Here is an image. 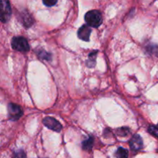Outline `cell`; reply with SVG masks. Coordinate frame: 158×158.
Wrapping results in <instances>:
<instances>
[{
	"label": "cell",
	"mask_w": 158,
	"mask_h": 158,
	"mask_svg": "<svg viewBox=\"0 0 158 158\" xmlns=\"http://www.w3.org/2000/svg\"><path fill=\"white\" fill-rule=\"evenodd\" d=\"M85 20L89 26L97 28L101 25L103 18L101 13L98 10H91L85 15Z\"/></svg>",
	"instance_id": "1"
},
{
	"label": "cell",
	"mask_w": 158,
	"mask_h": 158,
	"mask_svg": "<svg viewBox=\"0 0 158 158\" xmlns=\"http://www.w3.org/2000/svg\"><path fill=\"white\" fill-rule=\"evenodd\" d=\"M12 47L19 52H27L29 50V45L24 37H14L12 40Z\"/></svg>",
	"instance_id": "2"
},
{
	"label": "cell",
	"mask_w": 158,
	"mask_h": 158,
	"mask_svg": "<svg viewBox=\"0 0 158 158\" xmlns=\"http://www.w3.org/2000/svg\"><path fill=\"white\" fill-rule=\"evenodd\" d=\"M11 6L9 0H1V21L6 23L11 16Z\"/></svg>",
	"instance_id": "3"
},
{
	"label": "cell",
	"mask_w": 158,
	"mask_h": 158,
	"mask_svg": "<svg viewBox=\"0 0 158 158\" xmlns=\"http://www.w3.org/2000/svg\"><path fill=\"white\" fill-rule=\"evenodd\" d=\"M8 111H9V117L12 120H18L23 115L22 108L15 103H9L8 106Z\"/></svg>",
	"instance_id": "4"
},
{
	"label": "cell",
	"mask_w": 158,
	"mask_h": 158,
	"mask_svg": "<svg viewBox=\"0 0 158 158\" xmlns=\"http://www.w3.org/2000/svg\"><path fill=\"white\" fill-rule=\"evenodd\" d=\"M43 123L46 127L52 130V131H56V132H60V131H61L62 128H63L60 122H58L56 119L50 117H45L43 120Z\"/></svg>",
	"instance_id": "5"
},
{
	"label": "cell",
	"mask_w": 158,
	"mask_h": 158,
	"mask_svg": "<svg viewBox=\"0 0 158 158\" xmlns=\"http://www.w3.org/2000/svg\"><path fill=\"white\" fill-rule=\"evenodd\" d=\"M130 147L134 151H140L143 148V140L138 134H135L130 140Z\"/></svg>",
	"instance_id": "6"
},
{
	"label": "cell",
	"mask_w": 158,
	"mask_h": 158,
	"mask_svg": "<svg viewBox=\"0 0 158 158\" xmlns=\"http://www.w3.org/2000/svg\"><path fill=\"white\" fill-rule=\"evenodd\" d=\"M90 34L91 29L89 28V25H83L78 30V37L83 41H89Z\"/></svg>",
	"instance_id": "7"
},
{
	"label": "cell",
	"mask_w": 158,
	"mask_h": 158,
	"mask_svg": "<svg viewBox=\"0 0 158 158\" xmlns=\"http://www.w3.org/2000/svg\"><path fill=\"white\" fill-rule=\"evenodd\" d=\"M115 155L117 158H128V151L125 148H119L116 151Z\"/></svg>",
	"instance_id": "8"
},
{
	"label": "cell",
	"mask_w": 158,
	"mask_h": 158,
	"mask_svg": "<svg viewBox=\"0 0 158 158\" xmlns=\"http://www.w3.org/2000/svg\"><path fill=\"white\" fill-rule=\"evenodd\" d=\"M97 51H94V52H91L89 55V59H88L87 62H86V65L89 67H94L96 63V57H97Z\"/></svg>",
	"instance_id": "9"
},
{
	"label": "cell",
	"mask_w": 158,
	"mask_h": 158,
	"mask_svg": "<svg viewBox=\"0 0 158 158\" xmlns=\"http://www.w3.org/2000/svg\"><path fill=\"white\" fill-rule=\"evenodd\" d=\"M93 144H94V138L93 137H89V139L85 140L83 143V148L86 151H89L92 149Z\"/></svg>",
	"instance_id": "10"
},
{
	"label": "cell",
	"mask_w": 158,
	"mask_h": 158,
	"mask_svg": "<svg viewBox=\"0 0 158 158\" xmlns=\"http://www.w3.org/2000/svg\"><path fill=\"white\" fill-rule=\"evenodd\" d=\"M12 158H26V153L23 151H22V150H19V151L14 153Z\"/></svg>",
	"instance_id": "11"
},
{
	"label": "cell",
	"mask_w": 158,
	"mask_h": 158,
	"mask_svg": "<svg viewBox=\"0 0 158 158\" xmlns=\"http://www.w3.org/2000/svg\"><path fill=\"white\" fill-rule=\"evenodd\" d=\"M130 131L127 127H121L117 131V134L120 136H127L129 134Z\"/></svg>",
	"instance_id": "12"
},
{
	"label": "cell",
	"mask_w": 158,
	"mask_h": 158,
	"mask_svg": "<svg viewBox=\"0 0 158 158\" xmlns=\"http://www.w3.org/2000/svg\"><path fill=\"white\" fill-rule=\"evenodd\" d=\"M148 131H149V133H151L152 135L155 136L156 137H157L158 138V127H154V126L149 127V128H148Z\"/></svg>",
	"instance_id": "13"
},
{
	"label": "cell",
	"mask_w": 158,
	"mask_h": 158,
	"mask_svg": "<svg viewBox=\"0 0 158 158\" xmlns=\"http://www.w3.org/2000/svg\"><path fill=\"white\" fill-rule=\"evenodd\" d=\"M43 2L44 3L45 6H53L54 5L56 4L57 0H43Z\"/></svg>",
	"instance_id": "14"
},
{
	"label": "cell",
	"mask_w": 158,
	"mask_h": 158,
	"mask_svg": "<svg viewBox=\"0 0 158 158\" xmlns=\"http://www.w3.org/2000/svg\"><path fill=\"white\" fill-rule=\"evenodd\" d=\"M39 55H40V56L41 57L42 59H44V60H50V55H49V53H47V52H45V51H42Z\"/></svg>",
	"instance_id": "15"
}]
</instances>
